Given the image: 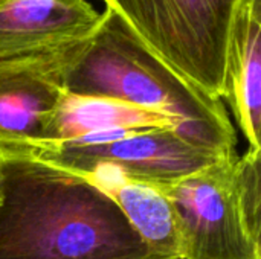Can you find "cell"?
<instances>
[{
  "label": "cell",
  "mask_w": 261,
  "mask_h": 259,
  "mask_svg": "<svg viewBox=\"0 0 261 259\" xmlns=\"http://www.w3.org/2000/svg\"><path fill=\"white\" fill-rule=\"evenodd\" d=\"M0 259H161L83 174L0 147Z\"/></svg>",
  "instance_id": "6da1fadb"
},
{
  "label": "cell",
  "mask_w": 261,
  "mask_h": 259,
  "mask_svg": "<svg viewBox=\"0 0 261 259\" xmlns=\"http://www.w3.org/2000/svg\"><path fill=\"white\" fill-rule=\"evenodd\" d=\"M64 75L72 95L106 98L162 113L182 124L180 136L206 151L236 154L237 131L225 107L187 81L110 8Z\"/></svg>",
  "instance_id": "7a4b0ae2"
},
{
  "label": "cell",
  "mask_w": 261,
  "mask_h": 259,
  "mask_svg": "<svg viewBox=\"0 0 261 259\" xmlns=\"http://www.w3.org/2000/svg\"><path fill=\"white\" fill-rule=\"evenodd\" d=\"M173 70L222 99L239 0H102Z\"/></svg>",
  "instance_id": "3957f363"
},
{
  "label": "cell",
  "mask_w": 261,
  "mask_h": 259,
  "mask_svg": "<svg viewBox=\"0 0 261 259\" xmlns=\"http://www.w3.org/2000/svg\"><path fill=\"white\" fill-rule=\"evenodd\" d=\"M237 157H222L161 188L177 217L182 259H261V241L252 235L237 194Z\"/></svg>",
  "instance_id": "277c9868"
},
{
  "label": "cell",
  "mask_w": 261,
  "mask_h": 259,
  "mask_svg": "<svg viewBox=\"0 0 261 259\" xmlns=\"http://www.w3.org/2000/svg\"><path fill=\"white\" fill-rule=\"evenodd\" d=\"M28 150L78 174L95 166H112L132 180L158 188L177 183L226 157L187 142L174 130L133 131L107 142L57 143Z\"/></svg>",
  "instance_id": "5b68a950"
},
{
  "label": "cell",
  "mask_w": 261,
  "mask_h": 259,
  "mask_svg": "<svg viewBox=\"0 0 261 259\" xmlns=\"http://www.w3.org/2000/svg\"><path fill=\"white\" fill-rule=\"evenodd\" d=\"M84 41L0 60V147L46 143L66 70Z\"/></svg>",
  "instance_id": "8992f818"
},
{
  "label": "cell",
  "mask_w": 261,
  "mask_h": 259,
  "mask_svg": "<svg viewBox=\"0 0 261 259\" xmlns=\"http://www.w3.org/2000/svg\"><path fill=\"white\" fill-rule=\"evenodd\" d=\"M101 15L87 0H0V60L81 43Z\"/></svg>",
  "instance_id": "52a82bcc"
},
{
  "label": "cell",
  "mask_w": 261,
  "mask_h": 259,
  "mask_svg": "<svg viewBox=\"0 0 261 259\" xmlns=\"http://www.w3.org/2000/svg\"><path fill=\"white\" fill-rule=\"evenodd\" d=\"M148 130H174L180 136L182 124L171 116L125 102L64 92L44 145L107 142Z\"/></svg>",
  "instance_id": "ba28073f"
},
{
  "label": "cell",
  "mask_w": 261,
  "mask_h": 259,
  "mask_svg": "<svg viewBox=\"0 0 261 259\" xmlns=\"http://www.w3.org/2000/svg\"><path fill=\"white\" fill-rule=\"evenodd\" d=\"M222 101L228 102L249 148L261 150V0H239Z\"/></svg>",
  "instance_id": "9c48e42d"
},
{
  "label": "cell",
  "mask_w": 261,
  "mask_h": 259,
  "mask_svg": "<svg viewBox=\"0 0 261 259\" xmlns=\"http://www.w3.org/2000/svg\"><path fill=\"white\" fill-rule=\"evenodd\" d=\"M83 176L115 202L153 255L182 259L177 217L161 188L132 180L112 166H95Z\"/></svg>",
  "instance_id": "30bf717a"
},
{
  "label": "cell",
  "mask_w": 261,
  "mask_h": 259,
  "mask_svg": "<svg viewBox=\"0 0 261 259\" xmlns=\"http://www.w3.org/2000/svg\"><path fill=\"white\" fill-rule=\"evenodd\" d=\"M261 150L248 148L236 160V185L240 206L252 235L260 240L261 209Z\"/></svg>",
  "instance_id": "8fae6325"
}]
</instances>
